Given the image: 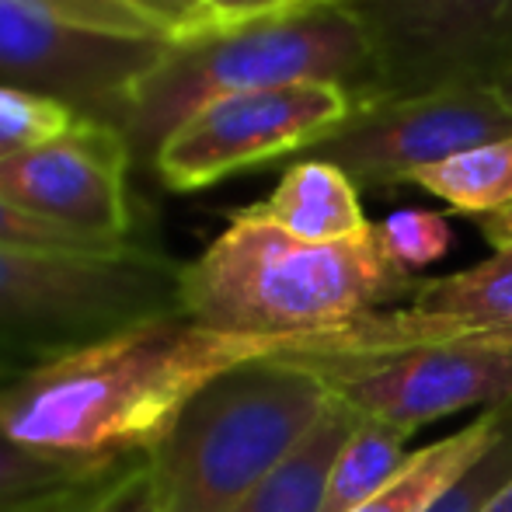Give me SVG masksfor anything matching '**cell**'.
I'll return each mask as SVG.
<instances>
[{
  "label": "cell",
  "mask_w": 512,
  "mask_h": 512,
  "mask_svg": "<svg viewBox=\"0 0 512 512\" xmlns=\"http://www.w3.org/2000/svg\"><path fill=\"white\" fill-rule=\"evenodd\" d=\"M276 352L279 338L220 335L185 314L161 317L4 380L0 432L56 460L119 464L154 450L209 380Z\"/></svg>",
  "instance_id": "obj_1"
},
{
  "label": "cell",
  "mask_w": 512,
  "mask_h": 512,
  "mask_svg": "<svg viewBox=\"0 0 512 512\" xmlns=\"http://www.w3.org/2000/svg\"><path fill=\"white\" fill-rule=\"evenodd\" d=\"M418 283L387 251L377 223L345 241L310 244L248 206L182 265V314L220 335L297 338L411 300Z\"/></svg>",
  "instance_id": "obj_2"
},
{
  "label": "cell",
  "mask_w": 512,
  "mask_h": 512,
  "mask_svg": "<svg viewBox=\"0 0 512 512\" xmlns=\"http://www.w3.org/2000/svg\"><path fill=\"white\" fill-rule=\"evenodd\" d=\"M370 77V46L342 4L276 14L251 25L171 39L129 91L122 133L133 157H150L199 108L286 84L331 81L352 98Z\"/></svg>",
  "instance_id": "obj_3"
},
{
  "label": "cell",
  "mask_w": 512,
  "mask_h": 512,
  "mask_svg": "<svg viewBox=\"0 0 512 512\" xmlns=\"http://www.w3.org/2000/svg\"><path fill=\"white\" fill-rule=\"evenodd\" d=\"M331 391L290 359H255L209 380L147 453L161 512H237L297 450Z\"/></svg>",
  "instance_id": "obj_4"
},
{
  "label": "cell",
  "mask_w": 512,
  "mask_h": 512,
  "mask_svg": "<svg viewBox=\"0 0 512 512\" xmlns=\"http://www.w3.org/2000/svg\"><path fill=\"white\" fill-rule=\"evenodd\" d=\"M182 314V265L161 251L0 248V359L56 363Z\"/></svg>",
  "instance_id": "obj_5"
},
{
  "label": "cell",
  "mask_w": 512,
  "mask_h": 512,
  "mask_svg": "<svg viewBox=\"0 0 512 512\" xmlns=\"http://www.w3.org/2000/svg\"><path fill=\"white\" fill-rule=\"evenodd\" d=\"M171 39L119 0H0V84L122 129L129 91Z\"/></svg>",
  "instance_id": "obj_6"
},
{
  "label": "cell",
  "mask_w": 512,
  "mask_h": 512,
  "mask_svg": "<svg viewBox=\"0 0 512 512\" xmlns=\"http://www.w3.org/2000/svg\"><path fill=\"white\" fill-rule=\"evenodd\" d=\"M370 46L356 105L492 88L512 67V0H349Z\"/></svg>",
  "instance_id": "obj_7"
},
{
  "label": "cell",
  "mask_w": 512,
  "mask_h": 512,
  "mask_svg": "<svg viewBox=\"0 0 512 512\" xmlns=\"http://www.w3.org/2000/svg\"><path fill=\"white\" fill-rule=\"evenodd\" d=\"M307 370L356 415L415 432L453 411L512 405V328L474 331L377 359L314 363Z\"/></svg>",
  "instance_id": "obj_8"
},
{
  "label": "cell",
  "mask_w": 512,
  "mask_h": 512,
  "mask_svg": "<svg viewBox=\"0 0 512 512\" xmlns=\"http://www.w3.org/2000/svg\"><path fill=\"white\" fill-rule=\"evenodd\" d=\"M352 108V91L331 81L220 98L161 143L154 171L171 192H199L272 157L310 150L349 119Z\"/></svg>",
  "instance_id": "obj_9"
},
{
  "label": "cell",
  "mask_w": 512,
  "mask_h": 512,
  "mask_svg": "<svg viewBox=\"0 0 512 512\" xmlns=\"http://www.w3.org/2000/svg\"><path fill=\"white\" fill-rule=\"evenodd\" d=\"M506 136H512V108L492 88H446L356 105L304 157L342 168L356 189H391L415 171Z\"/></svg>",
  "instance_id": "obj_10"
},
{
  "label": "cell",
  "mask_w": 512,
  "mask_h": 512,
  "mask_svg": "<svg viewBox=\"0 0 512 512\" xmlns=\"http://www.w3.org/2000/svg\"><path fill=\"white\" fill-rule=\"evenodd\" d=\"M129 164L126 133L81 115L67 133L0 161V199L98 241H129Z\"/></svg>",
  "instance_id": "obj_11"
},
{
  "label": "cell",
  "mask_w": 512,
  "mask_h": 512,
  "mask_svg": "<svg viewBox=\"0 0 512 512\" xmlns=\"http://www.w3.org/2000/svg\"><path fill=\"white\" fill-rule=\"evenodd\" d=\"M512 418V405L488 408L471 425L443 436L422 450L408 453V460L363 502L356 512H429L485 457Z\"/></svg>",
  "instance_id": "obj_12"
},
{
  "label": "cell",
  "mask_w": 512,
  "mask_h": 512,
  "mask_svg": "<svg viewBox=\"0 0 512 512\" xmlns=\"http://www.w3.org/2000/svg\"><path fill=\"white\" fill-rule=\"evenodd\" d=\"M279 230L310 244L356 237L370 227L359 206V189L342 168L328 161H297L265 203L251 206Z\"/></svg>",
  "instance_id": "obj_13"
},
{
  "label": "cell",
  "mask_w": 512,
  "mask_h": 512,
  "mask_svg": "<svg viewBox=\"0 0 512 512\" xmlns=\"http://www.w3.org/2000/svg\"><path fill=\"white\" fill-rule=\"evenodd\" d=\"M359 415L331 394L324 415L297 443V450L241 502L237 512H321L328 474L342 446L349 443Z\"/></svg>",
  "instance_id": "obj_14"
},
{
  "label": "cell",
  "mask_w": 512,
  "mask_h": 512,
  "mask_svg": "<svg viewBox=\"0 0 512 512\" xmlns=\"http://www.w3.org/2000/svg\"><path fill=\"white\" fill-rule=\"evenodd\" d=\"M405 307L464 328H512V248L453 276L422 279Z\"/></svg>",
  "instance_id": "obj_15"
},
{
  "label": "cell",
  "mask_w": 512,
  "mask_h": 512,
  "mask_svg": "<svg viewBox=\"0 0 512 512\" xmlns=\"http://www.w3.org/2000/svg\"><path fill=\"white\" fill-rule=\"evenodd\" d=\"M411 185L446 206L471 216H488L512 203V136L471 147L464 154L422 168L408 178Z\"/></svg>",
  "instance_id": "obj_16"
},
{
  "label": "cell",
  "mask_w": 512,
  "mask_h": 512,
  "mask_svg": "<svg viewBox=\"0 0 512 512\" xmlns=\"http://www.w3.org/2000/svg\"><path fill=\"white\" fill-rule=\"evenodd\" d=\"M408 429L363 418L352 429L349 443L335 457L328 474L321 512H356L408 460Z\"/></svg>",
  "instance_id": "obj_17"
},
{
  "label": "cell",
  "mask_w": 512,
  "mask_h": 512,
  "mask_svg": "<svg viewBox=\"0 0 512 512\" xmlns=\"http://www.w3.org/2000/svg\"><path fill=\"white\" fill-rule=\"evenodd\" d=\"M112 464H74V460H56L39 450L14 443L0 432V512H25L53 495L77 488L84 481L98 478Z\"/></svg>",
  "instance_id": "obj_18"
},
{
  "label": "cell",
  "mask_w": 512,
  "mask_h": 512,
  "mask_svg": "<svg viewBox=\"0 0 512 512\" xmlns=\"http://www.w3.org/2000/svg\"><path fill=\"white\" fill-rule=\"evenodd\" d=\"M25 512H161L150 457H129L98 478L53 495Z\"/></svg>",
  "instance_id": "obj_19"
},
{
  "label": "cell",
  "mask_w": 512,
  "mask_h": 512,
  "mask_svg": "<svg viewBox=\"0 0 512 512\" xmlns=\"http://www.w3.org/2000/svg\"><path fill=\"white\" fill-rule=\"evenodd\" d=\"M81 112L56 98L0 84V161L67 133Z\"/></svg>",
  "instance_id": "obj_20"
},
{
  "label": "cell",
  "mask_w": 512,
  "mask_h": 512,
  "mask_svg": "<svg viewBox=\"0 0 512 512\" xmlns=\"http://www.w3.org/2000/svg\"><path fill=\"white\" fill-rule=\"evenodd\" d=\"M380 227L387 251L405 265L408 272L425 269V265L439 262L450 251L453 230L446 216L432 213V209H398L391 213Z\"/></svg>",
  "instance_id": "obj_21"
},
{
  "label": "cell",
  "mask_w": 512,
  "mask_h": 512,
  "mask_svg": "<svg viewBox=\"0 0 512 512\" xmlns=\"http://www.w3.org/2000/svg\"><path fill=\"white\" fill-rule=\"evenodd\" d=\"M129 241H98L77 234L60 223H49L25 209L0 199V248H35V251H119Z\"/></svg>",
  "instance_id": "obj_22"
},
{
  "label": "cell",
  "mask_w": 512,
  "mask_h": 512,
  "mask_svg": "<svg viewBox=\"0 0 512 512\" xmlns=\"http://www.w3.org/2000/svg\"><path fill=\"white\" fill-rule=\"evenodd\" d=\"M512 481V418L495 446L429 512H481Z\"/></svg>",
  "instance_id": "obj_23"
},
{
  "label": "cell",
  "mask_w": 512,
  "mask_h": 512,
  "mask_svg": "<svg viewBox=\"0 0 512 512\" xmlns=\"http://www.w3.org/2000/svg\"><path fill=\"white\" fill-rule=\"evenodd\" d=\"M279 7H283V0H203V11H199L196 25L185 35H178V39L220 32V28L251 25V21H262V18H276Z\"/></svg>",
  "instance_id": "obj_24"
},
{
  "label": "cell",
  "mask_w": 512,
  "mask_h": 512,
  "mask_svg": "<svg viewBox=\"0 0 512 512\" xmlns=\"http://www.w3.org/2000/svg\"><path fill=\"white\" fill-rule=\"evenodd\" d=\"M119 4H126V7H136V11H143V14H150L154 21H161L164 28H168L171 35H182L185 28H189V18H185L182 11H178L171 0H119Z\"/></svg>",
  "instance_id": "obj_25"
},
{
  "label": "cell",
  "mask_w": 512,
  "mask_h": 512,
  "mask_svg": "<svg viewBox=\"0 0 512 512\" xmlns=\"http://www.w3.org/2000/svg\"><path fill=\"white\" fill-rule=\"evenodd\" d=\"M478 227L495 251L512 248V203L495 209V213H488V216H478Z\"/></svg>",
  "instance_id": "obj_26"
},
{
  "label": "cell",
  "mask_w": 512,
  "mask_h": 512,
  "mask_svg": "<svg viewBox=\"0 0 512 512\" xmlns=\"http://www.w3.org/2000/svg\"><path fill=\"white\" fill-rule=\"evenodd\" d=\"M481 512H512V481H509V485L502 488V492L495 495V499L488 502V506L481 509Z\"/></svg>",
  "instance_id": "obj_27"
},
{
  "label": "cell",
  "mask_w": 512,
  "mask_h": 512,
  "mask_svg": "<svg viewBox=\"0 0 512 512\" xmlns=\"http://www.w3.org/2000/svg\"><path fill=\"white\" fill-rule=\"evenodd\" d=\"M171 4L178 7V11L185 14V18H189V28L196 25V18H199V11H203V0H171ZM189 28H185V32H189ZM182 32V35H185Z\"/></svg>",
  "instance_id": "obj_28"
},
{
  "label": "cell",
  "mask_w": 512,
  "mask_h": 512,
  "mask_svg": "<svg viewBox=\"0 0 512 512\" xmlns=\"http://www.w3.org/2000/svg\"><path fill=\"white\" fill-rule=\"evenodd\" d=\"M492 91H495V95L502 98V105H506V108H512V67L506 70V74L499 77V81L492 84Z\"/></svg>",
  "instance_id": "obj_29"
},
{
  "label": "cell",
  "mask_w": 512,
  "mask_h": 512,
  "mask_svg": "<svg viewBox=\"0 0 512 512\" xmlns=\"http://www.w3.org/2000/svg\"><path fill=\"white\" fill-rule=\"evenodd\" d=\"M331 4H349V0H290L283 14H293V11H310V7H331Z\"/></svg>",
  "instance_id": "obj_30"
},
{
  "label": "cell",
  "mask_w": 512,
  "mask_h": 512,
  "mask_svg": "<svg viewBox=\"0 0 512 512\" xmlns=\"http://www.w3.org/2000/svg\"><path fill=\"white\" fill-rule=\"evenodd\" d=\"M18 363H14V359H0V384H4V380H11V377H18Z\"/></svg>",
  "instance_id": "obj_31"
},
{
  "label": "cell",
  "mask_w": 512,
  "mask_h": 512,
  "mask_svg": "<svg viewBox=\"0 0 512 512\" xmlns=\"http://www.w3.org/2000/svg\"><path fill=\"white\" fill-rule=\"evenodd\" d=\"M286 4H290V0H283V7H279V14H283V11H286Z\"/></svg>",
  "instance_id": "obj_32"
}]
</instances>
